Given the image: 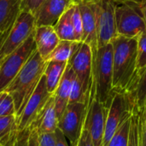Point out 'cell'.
Returning <instances> with one entry per match:
<instances>
[{
    "instance_id": "cell-17",
    "label": "cell",
    "mask_w": 146,
    "mask_h": 146,
    "mask_svg": "<svg viewBox=\"0 0 146 146\" xmlns=\"http://www.w3.org/2000/svg\"><path fill=\"white\" fill-rule=\"evenodd\" d=\"M22 9V0H0V33H7Z\"/></svg>"
},
{
    "instance_id": "cell-27",
    "label": "cell",
    "mask_w": 146,
    "mask_h": 146,
    "mask_svg": "<svg viewBox=\"0 0 146 146\" xmlns=\"http://www.w3.org/2000/svg\"><path fill=\"white\" fill-rule=\"evenodd\" d=\"M130 117L121 125V127L118 128L115 135L106 146H128Z\"/></svg>"
},
{
    "instance_id": "cell-21",
    "label": "cell",
    "mask_w": 146,
    "mask_h": 146,
    "mask_svg": "<svg viewBox=\"0 0 146 146\" xmlns=\"http://www.w3.org/2000/svg\"><path fill=\"white\" fill-rule=\"evenodd\" d=\"M74 3H73L66 9V11L62 15V16L56 22V24L54 26L55 31L60 40L76 41L72 22V14Z\"/></svg>"
},
{
    "instance_id": "cell-15",
    "label": "cell",
    "mask_w": 146,
    "mask_h": 146,
    "mask_svg": "<svg viewBox=\"0 0 146 146\" xmlns=\"http://www.w3.org/2000/svg\"><path fill=\"white\" fill-rule=\"evenodd\" d=\"M33 38L38 53L45 61L60 41L52 26L36 27L33 33Z\"/></svg>"
},
{
    "instance_id": "cell-8",
    "label": "cell",
    "mask_w": 146,
    "mask_h": 146,
    "mask_svg": "<svg viewBox=\"0 0 146 146\" xmlns=\"http://www.w3.org/2000/svg\"><path fill=\"white\" fill-rule=\"evenodd\" d=\"M133 104L126 93L114 92L108 106L103 146H106L121 125L128 119L133 112Z\"/></svg>"
},
{
    "instance_id": "cell-29",
    "label": "cell",
    "mask_w": 146,
    "mask_h": 146,
    "mask_svg": "<svg viewBox=\"0 0 146 146\" xmlns=\"http://www.w3.org/2000/svg\"><path fill=\"white\" fill-rule=\"evenodd\" d=\"M72 22L74 31L75 40L77 42H82L83 36V27H82V18L78 4L75 3L74 5L73 14H72Z\"/></svg>"
},
{
    "instance_id": "cell-19",
    "label": "cell",
    "mask_w": 146,
    "mask_h": 146,
    "mask_svg": "<svg viewBox=\"0 0 146 146\" xmlns=\"http://www.w3.org/2000/svg\"><path fill=\"white\" fill-rule=\"evenodd\" d=\"M58 121L59 120L55 110V101L52 95L42 112L40 118L36 122L38 126V133H55L58 128Z\"/></svg>"
},
{
    "instance_id": "cell-23",
    "label": "cell",
    "mask_w": 146,
    "mask_h": 146,
    "mask_svg": "<svg viewBox=\"0 0 146 146\" xmlns=\"http://www.w3.org/2000/svg\"><path fill=\"white\" fill-rule=\"evenodd\" d=\"M142 127L143 110H140L137 106H134L130 117L128 146H140Z\"/></svg>"
},
{
    "instance_id": "cell-39",
    "label": "cell",
    "mask_w": 146,
    "mask_h": 146,
    "mask_svg": "<svg viewBox=\"0 0 146 146\" xmlns=\"http://www.w3.org/2000/svg\"><path fill=\"white\" fill-rule=\"evenodd\" d=\"M81 1H87V0H74V3H79V2H81Z\"/></svg>"
},
{
    "instance_id": "cell-16",
    "label": "cell",
    "mask_w": 146,
    "mask_h": 146,
    "mask_svg": "<svg viewBox=\"0 0 146 146\" xmlns=\"http://www.w3.org/2000/svg\"><path fill=\"white\" fill-rule=\"evenodd\" d=\"M74 78H75V74L73 71L71 66L68 63L64 74L60 81V84L53 94V98L55 101V110L58 120L62 115L64 110H66L69 103L71 89Z\"/></svg>"
},
{
    "instance_id": "cell-10",
    "label": "cell",
    "mask_w": 146,
    "mask_h": 146,
    "mask_svg": "<svg viewBox=\"0 0 146 146\" xmlns=\"http://www.w3.org/2000/svg\"><path fill=\"white\" fill-rule=\"evenodd\" d=\"M51 96L52 94H50L46 88L43 75L36 89L27 101V105L17 119V131L27 129L38 121Z\"/></svg>"
},
{
    "instance_id": "cell-7",
    "label": "cell",
    "mask_w": 146,
    "mask_h": 146,
    "mask_svg": "<svg viewBox=\"0 0 146 146\" xmlns=\"http://www.w3.org/2000/svg\"><path fill=\"white\" fill-rule=\"evenodd\" d=\"M36 50L33 34L15 50L1 60L0 92H3Z\"/></svg>"
},
{
    "instance_id": "cell-36",
    "label": "cell",
    "mask_w": 146,
    "mask_h": 146,
    "mask_svg": "<svg viewBox=\"0 0 146 146\" xmlns=\"http://www.w3.org/2000/svg\"><path fill=\"white\" fill-rule=\"evenodd\" d=\"M139 7H140V10H141L142 15H143V17H144L146 26V0H142L139 3Z\"/></svg>"
},
{
    "instance_id": "cell-26",
    "label": "cell",
    "mask_w": 146,
    "mask_h": 146,
    "mask_svg": "<svg viewBox=\"0 0 146 146\" xmlns=\"http://www.w3.org/2000/svg\"><path fill=\"white\" fill-rule=\"evenodd\" d=\"M146 69V31L143 32L138 37L137 46V59H136V71L135 78L138 80L139 76Z\"/></svg>"
},
{
    "instance_id": "cell-32",
    "label": "cell",
    "mask_w": 146,
    "mask_h": 146,
    "mask_svg": "<svg viewBox=\"0 0 146 146\" xmlns=\"http://www.w3.org/2000/svg\"><path fill=\"white\" fill-rule=\"evenodd\" d=\"M76 146H94L87 129L84 126Z\"/></svg>"
},
{
    "instance_id": "cell-40",
    "label": "cell",
    "mask_w": 146,
    "mask_h": 146,
    "mask_svg": "<svg viewBox=\"0 0 146 146\" xmlns=\"http://www.w3.org/2000/svg\"><path fill=\"white\" fill-rule=\"evenodd\" d=\"M3 33H0V38H1V37L3 36Z\"/></svg>"
},
{
    "instance_id": "cell-1",
    "label": "cell",
    "mask_w": 146,
    "mask_h": 146,
    "mask_svg": "<svg viewBox=\"0 0 146 146\" xmlns=\"http://www.w3.org/2000/svg\"><path fill=\"white\" fill-rule=\"evenodd\" d=\"M111 44L113 46V92L127 93L137 84L135 71L138 38L117 35Z\"/></svg>"
},
{
    "instance_id": "cell-5",
    "label": "cell",
    "mask_w": 146,
    "mask_h": 146,
    "mask_svg": "<svg viewBox=\"0 0 146 146\" xmlns=\"http://www.w3.org/2000/svg\"><path fill=\"white\" fill-rule=\"evenodd\" d=\"M36 28L34 15L25 9H22L12 27L6 33L0 48L1 60L15 50L31 37Z\"/></svg>"
},
{
    "instance_id": "cell-12",
    "label": "cell",
    "mask_w": 146,
    "mask_h": 146,
    "mask_svg": "<svg viewBox=\"0 0 146 146\" xmlns=\"http://www.w3.org/2000/svg\"><path fill=\"white\" fill-rule=\"evenodd\" d=\"M68 63L71 66L76 78L80 82L84 93L89 98L93 84L92 53L91 47L87 44L80 42Z\"/></svg>"
},
{
    "instance_id": "cell-2",
    "label": "cell",
    "mask_w": 146,
    "mask_h": 146,
    "mask_svg": "<svg viewBox=\"0 0 146 146\" xmlns=\"http://www.w3.org/2000/svg\"><path fill=\"white\" fill-rule=\"evenodd\" d=\"M46 65L47 62L40 56L36 50L4 90L10 94L14 100L17 119L44 75Z\"/></svg>"
},
{
    "instance_id": "cell-11",
    "label": "cell",
    "mask_w": 146,
    "mask_h": 146,
    "mask_svg": "<svg viewBox=\"0 0 146 146\" xmlns=\"http://www.w3.org/2000/svg\"><path fill=\"white\" fill-rule=\"evenodd\" d=\"M107 110L108 108L95 98V92L92 87L84 127L87 129L94 146H103Z\"/></svg>"
},
{
    "instance_id": "cell-35",
    "label": "cell",
    "mask_w": 146,
    "mask_h": 146,
    "mask_svg": "<svg viewBox=\"0 0 146 146\" xmlns=\"http://www.w3.org/2000/svg\"><path fill=\"white\" fill-rule=\"evenodd\" d=\"M140 146H146V118L145 110H143V127H142V132H141Z\"/></svg>"
},
{
    "instance_id": "cell-22",
    "label": "cell",
    "mask_w": 146,
    "mask_h": 146,
    "mask_svg": "<svg viewBox=\"0 0 146 146\" xmlns=\"http://www.w3.org/2000/svg\"><path fill=\"white\" fill-rule=\"evenodd\" d=\"M80 42L69 41V40H60L56 47L49 55L46 61H56V62H68L77 48L79 47Z\"/></svg>"
},
{
    "instance_id": "cell-30",
    "label": "cell",
    "mask_w": 146,
    "mask_h": 146,
    "mask_svg": "<svg viewBox=\"0 0 146 146\" xmlns=\"http://www.w3.org/2000/svg\"><path fill=\"white\" fill-rule=\"evenodd\" d=\"M89 98L86 96V94L83 92L82 86L79 80L74 78L72 89H71V93H70V98H69V103L68 104H74V103H87Z\"/></svg>"
},
{
    "instance_id": "cell-14",
    "label": "cell",
    "mask_w": 146,
    "mask_h": 146,
    "mask_svg": "<svg viewBox=\"0 0 146 146\" xmlns=\"http://www.w3.org/2000/svg\"><path fill=\"white\" fill-rule=\"evenodd\" d=\"M79 6L83 27V36L82 42L87 44L91 49L92 56L97 53L98 47V38H97V28L96 21L93 9L88 1H81L76 3Z\"/></svg>"
},
{
    "instance_id": "cell-13",
    "label": "cell",
    "mask_w": 146,
    "mask_h": 146,
    "mask_svg": "<svg viewBox=\"0 0 146 146\" xmlns=\"http://www.w3.org/2000/svg\"><path fill=\"white\" fill-rule=\"evenodd\" d=\"M74 3V0H44L36 10V27H54L66 9Z\"/></svg>"
},
{
    "instance_id": "cell-4",
    "label": "cell",
    "mask_w": 146,
    "mask_h": 146,
    "mask_svg": "<svg viewBox=\"0 0 146 146\" xmlns=\"http://www.w3.org/2000/svg\"><path fill=\"white\" fill-rule=\"evenodd\" d=\"M115 15L117 35L126 38H138L146 31L139 3H115Z\"/></svg>"
},
{
    "instance_id": "cell-31",
    "label": "cell",
    "mask_w": 146,
    "mask_h": 146,
    "mask_svg": "<svg viewBox=\"0 0 146 146\" xmlns=\"http://www.w3.org/2000/svg\"><path fill=\"white\" fill-rule=\"evenodd\" d=\"M38 146H56V138L55 133H38Z\"/></svg>"
},
{
    "instance_id": "cell-33",
    "label": "cell",
    "mask_w": 146,
    "mask_h": 146,
    "mask_svg": "<svg viewBox=\"0 0 146 146\" xmlns=\"http://www.w3.org/2000/svg\"><path fill=\"white\" fill-rule=\"evenodd\" d=\"M44 0H22V9L31 11L33 15Z\"/></svg>"
},
{
    "instance_id": "cell-41",
    "label": "cell",
    "mask_w": 146,
    "mask_h": 146,
    "mask_svg": "<svg viewBox=\"0 0 146 146\" xmlns=\"http://www.w3.org/2000/svg\"><path fill=\"white\" fill-rule=\"evenodd\" d=\"M145 118H146V108L145 109Z\"/></svg>"
},
{
    "instance_id": "cell-37",
    "label": "cell",
    "mask_w": 146,
    "mask_h": 146,
    "mask_svg": "<svg viewBox=\"0 0 146 146\" xmlns=\"http://www.w3.org/2000/svg\"><path fill=\"white\" fill-rule=\"evenodd\" d=\"M114 3H126V2H136V3H140L142 0H111Z\"/></svg>"
},
{
    "instance_id": "cell-28",
    "label": "cell",
    "mask_w": 146,
    "mask_h": 146,
    "mask_svg": "<svg viewBox=\"0 0 146 146\" xmlns=\"http://www.w3.org/2000/svg\"><path fill=\"white\" fill-rule=\"evenodd\" d=\"M9 115H15V104L10 94L3 91L0 92V117Z\"/></svg>"
},
{
    "instance_id": "cell-3",
    "label": "cell",
    "mask_w": 146,
    "mask_h": 146,
    "mask_svg": "<svg viewBox=\"0 0 146 146\" xmlns=\"http://www.w3.org/2000/svg\"><path fill=\"white\" fill-rule=\"evenodd\" d=\"M92 79L95 98L108 108L113 97V46L110 43L92 56Z\"/></svg>"
},
{
    "instance_id": "cell-25",
    "label": "cell",
    "mask_w": 146,
    "mask_h": 146,
    "mask_svg": "<svg viewBox=\"0 0 146 146\" xmlns=\"http://www.w3.org/2000/svg\"><path fill=\"white\" fill-rule=\"evenodd\" d=\"M17 131L15 115L0 117V145L5 144Z\"/></svg>"
},
{
    "instance_id": "cell-9",
    "label": "cell",
    "mask_w": 146,
    "mask_h": 146,
    "mask_svg": "<svg viewBox=\"0 0 146 146\" xmlns=\"http://www.w3.org/2000/svg\"><path fill=\"white\" fill-rule=\"evenodd\" d=\"M87 103L68 104L59 119L58 128L62 131L70 146H76L81 134L86 115Z\"/></svg>"
},
{
    "instance_id": "cell-20",
    "label": "cell",
    "mask_w": 146,
    "mask_h": 146,
    "mask_svg": "<svg viewBox=\"0 0 146 146\" xmlns=\"http://www.w3.org/2000/svg\"><path fill=\"white\" fill-rule=\"evenodd\" d=\"M0 146H38L37 123L23 131H16L5 144Z\"/></svg>"
},
{
    "instance_id": "cell-34",
    "label": "cell",
    "mask_w": 146,
    "mask_h": 146,
    "mask_svg": "<svg viewBox=\"0 0 146 146\" xmlns=\"http://www.w3.org/2000/svg\"><path fill=\"white\" fill-rule=\"evenodd\" d=\"M55 134L56 138V146H70L68 142L67 141L66 138L64 137L63 133L59 128L56 129V131L55 132Z\"/></svg>"
},
{
    "instance_id": "cell-24",
    "label": "cell",
    "mask_w": 146,
    "mask_h": 146,
    "mask_svg": "<svg viewBox=\"0 0 146 146\" xmlns=\"http://www.w3.org/2000/svg\"><path fill=\"white\" fill-rule=\"evenodd\" d=\"M130 98L133 106H137L140 110L146 108V69L139 76Z\"/></svg>"
},
{
    "instance_id": "cell-38",
    "label": "cell",
    "mask_w": 146,
    "mask_h": 146,
    "mask_svg": "<svg viewBox=\"0 0 146 146\" xmlns=\"http://www.w3.org/2000/svg\"><path fill=\"white\" fill-rule=\"evenodd\" d=\"M5 35H6V33H4L3 34V36L1 37V38H0V48H1V45H2V42H3V40L4 37H5ZM0 62H1V58H0Z\"/></svg>"
},
{
    "instance_id": "cell-6",
    "label": "cell",
    "mask_w": 146,
    "mask_h": 146,
    "mask_svg": "<svg viewBox=\"0 0 146 146\" xmlns=\"http://www.w3.org/2000/svg\"><path fill=\"white\" fill-rule=\"evenodd\" d=\"M95 15L98 47L112 42L117 36L115 3L111 0H87Z\"/></svg>"
},
{
    "instance_id": "cell-18",
    "label": "cell",
    "mask_w": 146,
    "mask_h": 146,
    "mask_svg": "<svg viewBox=\"0 0 146 146\" xmlns=\"http://www.w3.org/2000/svg\"><path fill=\"white\" fill-rule=\"evenodd\" d=\"M67 64L68 62H47V65L44 73V78L46 88L50 94L53 95L56 90L57 89L66 69Z\"/></svg>"
}]
</instances>
